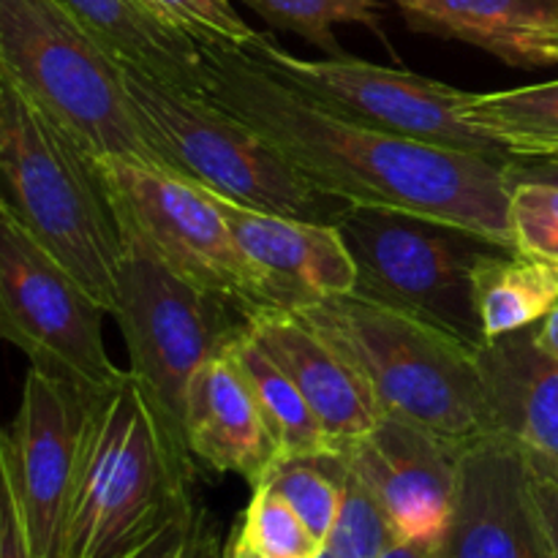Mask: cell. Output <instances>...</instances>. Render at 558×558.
Instances as JSON below:
<instances>
[{
	"mask_svg": "<svg viewBox=\"0 0 558 558\" xmlns=\"http://www.w3.org/2000/svg\"><path fill=\"white\" fill-rule=\"evenodd\" d=\"M205 96L265 134L322 194L401 210L512 248V158L450 150L371 129L319 107L245 49H202Z\"/></svg>",
	"mask_w": 558,
	"mask_h": 558,
	"instance_id": "1",
	"label": "cell"
},
{
	"mask_svg": "<svg viewBox=\"0 0 558 558\" xmlns=\"http://www.w3.org/2000/svg\"><path fill=\"white\" fill-rule=\"evenodd\" d=\"M0 202L112 314L125 240L96 156L3 71Z\"/></svg>",
	"mask_w": 558,
	"mask_h": 558,
	"instance_id": "2",
	"label": "cell"
},
{
	"mask_svg": "<svg viewBox=\"0 0 558 558\" xmlns=\"http://www.w3.org/2000/svg\"><path fill=\"white\" fill-rule=\"evenodd\" d=\"M191 485L194 461L174 450L129 371L87 398L60 558H129L194 499Z\"/></svg>",
	"mask_w": 558,
	"mask_h": 558,
	"instance_id": "3",
	"label": "cell"
},
{
	"mask_svg": "<svg viewBox=\"0 0 558 558\" xmlns=\"http://www.w3.org/2000/svg\"><path fill=\"white\" fill-rule=\"evenodd\" d=\"M368 385L381 414L452 441L488 434L480 349L357 292L294 311Z\"/></svg>",
	"mask_w": 558,
	"mask_h": 558,
	"instance_id": "4",
	"label": "cell"
},
{
	"mask_svg": "<svg viewBox=\"0 0 558 558\" xmlns=\"http://www.w3.org/2000/svg\"><path fill=\"white\" fill-rule=\"evenodd\" d=\"M131 114L163 169L276 216L336 223L349 205L322 194L265 134L207 96L120 65Z\"/></svg>",
	"mask_w": 558,
	"mask_h": 558,
	"instance_id": "5",
	"label": "cell"
},
{
	"mask_svg": "<svg viewBox=\"0 0 558 558\" xmlns=\"http://www.w3.org/2000/svg\"><path fill=\"white\" fill-rule=\"evenodd\" d=\"M0 71L90 156L161 167L131 114L120 65L54 0H0Z\"/></svg>",
	"mask_w": 558,
	"mask_h": 558,
	"instance_id": "6",
	"label": "cell"
},
{
	"mask_svg": "<svg viewBox=\"0 0 558 558\" xmlns=\"http://www.w3.org/2000/svg\"><path fill=\"white\" fill-rule=\"evenodd\" d=\"M112 316L129 347V371L145 390L163 434L183 458L185 398L196 371L245 332L243 311L183 281L136 240L125 238Z\"/></svg>",
	"mask_w": 558,
	"mask_h": 558,
	"instance_id": "7",
	"label": "cell"
},
{
	"mask_svg": "<svg viewBox=\"0 0 558 558\" xmlns=\"http://www.w3.org/2000/svg\"><path fill=\"white\" fill-rule=\"evenodd\" d=\"M354 265V292L430 322L469 347H485L474 270L501 245L430 218L347 207L336 221Z\"/></svg>",
	"mask_w": 558,
	"mask_h": 558,
	"instance_id": "8",
	"label": "cell"
},
{
	"mask_svg": "<svg viewBox=\"0 0 558 558\" xmlns=\"http://www.w3.org/2000/svg\"><path fill=\"white\" fill-rule=\"evenodd\" d=\"M104 316L107 308L0 202V341L25 352L31 368L101 396L129 374L109 357Z\"/></svg>",
	"mask_w": 558,
	"mask_h": 558,
	"instance_id": "9",
	"label": "cell"
},
{
	"mask_svg": "<svg viewBox=\"0 0 558 558\" xmlns=\"http://www.w3.org/2000/svg\"><path fill=\"white\" fill-rule=\"evenodd\" d=\"M125 238L145 245L183 281L238 305L262 308L259 287L218 202L199 185L129 158H96Z\"/></svg>",
	"mask_w": 558,
	"mask_h": 558,
	"instance_id": "10",
	"label": "cell"
},
{
	"mask_svg": "<svg viewBox=\"0 0 558 558\" xmlns=\"http://www.w3.org/2000/svg\"><path fill=\"white\" fill-rule=\"evenodd\" d=\"M245 52L311 101L354 123L428 142V145L450 147V150L515 158L490 142L483 131L461 120L458 107L466 90H458L447 82L374 65L347 54L305 60L278 47L267 33H259L245 47Z\"/></svg>",
	"mask_w": 558,
	"mask_h": 558,
	"instance_id": "11",
	"label": "cell"
},
{
	"mask_svg": "<svg viewBox=\"0 0 558 558\" xmlns=\"http://www.w3.org/2000/svg\"><path fill=\"white\" fill-rule=\"evenodd\" d=\"M85 392L31 368L9 434L16 499L36 558H60L80 461Z\"/></svg>",
	"mask_w": 558,
	"mask_h": 558,
	"instance_id": "12",
	"label": "cell"
},
{
	"mask_svg": "<svg viewBox=\"0 0 558 558\" xmlns=\"http://www.w3.org/2000/svg\"><path fill=\"white\" fill-rule=\"evenodd\" d=\"M439 558H554L529 477V458L507 436L463 447Z\"/></svg>",
	"mask_w": 558,
	"mask_h": 558,
	"instance_id": "13",
	"label": "cell"
},
{
	"mask_svg": "<svg viewBox=\"0 0 558 558\" xmlns=\"http://www.w3.org/2000/svg\"><path fill=\"white\" fill-rule=\"evenodd\" d=\"M469 441H452L409 420L381 414L341 456L385 507L398 543L439 545L456 499L458 463Z\"/></svg>",
	"mask_w": 558,
	"mask_h": 558,
	"instance_id": "14",
	"label": "cell"
},
{
	"mask_svg": "<svg viewBox=\"0 0 558 558\" xmlns=\"http://www.w3.org/2000/svg\"><path fill=\"white\" fill-rule=\"evenodd\" d=\"M221 207L259 287L262 308L294 314L357 287V265L336 223L276 216L207 191Z\"/></svg>",
	"mask_w": 558,
	"mask_h": 558,
	"instance_id": "15",
	"label": "cell"
},
{
	"mask_svg": "<svg viewBox=\"0 0 558 558\" xmlns=\"http://www.w3.org/2000/svg\"><path fill=\"white\" fill-rule=\"evenodd\" d=\"M248 332L294 381L330 439L332 452L363 439L381 409L357 371L294 314L259 308L245 316Z\"/></svg>",
	"mask_w": 558,
	"mask_h": 558,
	"instance_id": "16",
	"label": "cell"
},
{
	"mask_svg": "<svg viewBox=\"0 0 558 558\" xmlns=\"http://www.w3.org/2000/svg\"><path fill=\"white\" fill-rule=\"evenodd\" d=\"M185 445L213 472L240 474L251 488L283 461L248 381L229 349L194 374L185 398Z\"/></svg>",
	"mask_w": 558,
	"mask_h": 558,
	"instance_id": "17",
	"label": "cell"
},
{
	"mask_svg": "<svg viewBox=\"0 0 558 558\" xmlns=\"http://www.w3.org/2000/svg\"><path fill=\"white\" fill-rule=\"evenodd\" d=\"M488 401V434L507 436L558 472V360L534 343V327L477 352Z\"/></svg>",
	"mask_w": 558,
	"mask_h": 558,
	"instance_id": "18",
	"label": "cell"
},
{
	"mask_svg": "<svg viewBox=\"0 0 558 558\" xmlns=\"http://www.w3.org/2000/svg\"><path fill=\"white\" fill-rule=\"evenodd\" d=\"M409 27L472 44L512 69L554 65L558 0H390Z\"/></svg>",
	"mask_w": 558,
	"mask_h": 558,
	"instance_id": "19",
	"label": "cell"
},
{
	"mask_svg": "<svg viewBox=\"0 0 558 558\" xmlns=\"http://www.w3.org/2000/svg\"><path fill=\"white\" fill-rule=\"evenodd\" d=\"M109 58L163 85L205 96V54L142 0H54Z\"/></svg>",
	"mask_w": 558,
	"mask_h": 558,
	"instance_id": "20",
	"label": "cell"
},
{
	"mask_svg": "<svg viewBox=\"0 0 558 558\" xmlns=\"http://www.w3.org/2000/svg\"><path fill=\"white\" fill-rule=\"evenodd\" d=\"M474 305L485 343L539 325L558 305V265L499 248L474 270Z\"/></svg>",
	"mask_w": 558,
	"mask_h": 558,
	"instance_id": "21",
	"label": "cell"
},
{
	"mask_svg": "<svg viewBox=\"0 0 558 558\" xmlns=\"http://www.w3.org/2000/svg\"><path fill=\"white\" fill-rule=\"evenodd\" d=\"M461 120L515 158H558V80L496 93H463Z\"/></svg>",
	"mask_w": 558,
	"mask_h": 558,
	"instance_id": "22",
	"label": "cell"
},
{
	"mask_svg": "<svg viewBox=\"0 0 558 558\" xmlns=\"http://www.w3.org/2000/svg\"><path fill=\"white\" fill-rule=\"evenodd\" d=\"M229 357L248 381L254 401L276 439L281 458H314L332 452L330 439L311 412L303 392L278 368L270 354L251 338L248 327L229 347Z\"/></svg>",
	"mask_w": 558,
	"mask_h": 558,
	"instance_id": "23",
	"label": "cell"
},
{
	"mask_svg": "<svg viewBox=\"0 0 558 558\" xmlns=\"http://www.w3.org/2000/svg\"><path fill=\"white\" fill-rule=\"evenodd\" d=\"M325 463L338 483V512L325 550L338 558H379L398 543L385 507L341 452H325Z\"/></svg>",
	"mask_w": 558,
	"mask_h": 558,
	"instance_id": "24",
	"label": "cell"
},
{
	"mask_svg": "<svg viewBox=\"0 0 558 558\" xmlns=\"http://www.w3.org/2000/svg\"><path fill=\"white\" fill-rule=\"evenodd\" d=\"M276 31L303 36L330 58H343L336 41V25H365L379 31L381 0H240Z\"/></svg>",
	"mask_w": 558,
	"mask_h": 558,
	"instance_id": "25",
	"label": "cell"
},
{
	"mask_svg": "<svg viewBox=\"0 0 558 558\" xmlns=\"http://www.w3.org/2000/svg\"><path fill=\"white\" fill-rule=\"evenodd\" d=\"M240 526V543L259 558H319L325 545L308 532L289 501L267 483L256 485Z\"/></svg>",
	"mask_w": 558,
	"mask_h": 558,
	"instance_id": "26",
	"label": "cell"
},
{
	"mask_svg": "<svg viewBox=\"0 0 558 558\" xmlns=\"http://www.w3.org/2000/svg\"><path fill=\"white\" fill-rule=\"evenodd\" d=\"M265 483L289 501L308 532L325 545L338 512V483L327 469L325 456L283 458Z\"/></svg>",
	"mask_w": 558,
	"mask_h": 558,
	"instance_id": "27",
	"label": "cell"
},
{
	"mask_svg": "<svg viewBox=\"0 0 558 558\" xmlns=\"http://www.w3.org/2000/svg\"><path fill=\"white\" fill-rule=\"evenodd\" d=\"M158 20L199 49H245L259 33L238 14L232 0H142Z\"/></svg>",
	"mask_w": 558,
	"mask_h": 558,
	"instance_id": "28",
	"label": "cell"
},
{
	"mask_svg": "<svg viewBox=\"0 0 558 558\" xmlns=\"http://www.w3.org/2000/svg\"><path fill=\"white\" fill-rule=\"evenodd\" d=\"M512 248L558 265V185L518 180L510 189Z\"/></svg>",
	"mask_w": 558,
	"mask_h": 558,
	"instance_id": "29",
	"label": "cell"
},
{
	"mask_svg": "<svg viewBox=\"0 0 558 558\" xmlns=\"http://www.w3.org/2000/svg\"><path fill=\"white\" fill-rule=\"evenodd\" d=\"M221 532L207 507L191 499L129 558H221Z\"/></svg>",
	"mask_w": 558,
	"mask_h": 558,
	"instance_id": "30",
	"label": "cell"
},
{
	"mask_svg": "<svg viewBox=\"0 0 558 558\" xmlns=\"http://www.w3.org/2000/svg\"><path fill=\"white\" fill-rule=\"evenodd\" d=\"M0 558H36L11 477L5 428H0Z\"/></svg>",
	"mask_w": 558,
	"mask_h": 558,
	"instance_id": "31",
	"label": "cell"
},
{
	"mask_svg": "<svg viewBox=\"0 0 558 558\" xmlns=\"http://www.w3.org/2000/svg\"><path fill=\"white\" fill-rule=\"evenodd\" d=\"M526 458H529V477H532L534 501H537V510H539V518H543L545 534H548L550 550H554V558H558V472L550 466V463H545L543 458L529 456V452Z\"/></svg>",
	"mask_w": 558,
	"mask_h": 558,
	"instance_id": "32",
	"label": "cell"
},
{
	"mask_svg": "<svg viewBox=\"0 0 558 558\" xmlns=\"http://www.w3.org/2000/svg\"><path fill=\"white\" fill-rule=\"evenodd\" d=\"M510 183L518 180H537V183L558 185V158H512L507 163Z\"/></svg>",
	"mask_w": 558,
	"mask_h": 558,
	"instance_id": "33",
	"label": "cell"
},
{
	"mask_svg": "<svg viewBox=\"0 0 558 558\" xmlns=\"http://www.w3.org/2000/svg\"><path fill=\"white\" fill-rule=\"evenodd\" d=\"M534 343H537L545 354L558 360V305L539 322V325H534Z\"/></svg>",
	"mask_w": 558,
	"mask_h": 558,
	"instance_id": "34",
	"label": "cell"
},
{
	"mask_svg": "<svg viewBox=\"0 0 558 558\" xmlns=\"http://www.w3.org/2000/svg\"><path fill=\"white\" fill-rule=\"evenodd\" d=\"M379 558H439V550L434 545L417 543H396L390 550H385Z\"/></svg>",
	"mask_w": 558,
	"mask_h": 558,
	"instance_id": "35",
	"label": "cell"
},
{
	"mask_svg": "<svg viewBox=\"0 0 558 558\" xmlns=\"http://www.w3.org/2000/svg\"><path fill=\"white\" fill-rule=\"evenodd\" d=\"M221 558H245V550H243V545H240V539H238V534H229V539H227V545H223V556Z\"/></svg>",
	"mask_w": 558,
	"mask_h": 558,
	"instance_id": "36",
	"label": "cell"
},
{
	"mask_svg": "<svg viewBox=\"0 0 558 558\" xmlns=\"http://www.w3.org/2000/svg\"><path fill=\"white\" fill-rule=\"evenodd\" d=\"M550 60H554V65H558V44L554 49H550Z\"/></svg>",
	"mask_w": 558,
	"mask_h": 558,
	"instance_id": "37",
	"label": "cell"
},
{
	"mask_svg": "<svg viewBox=\"0 0 558 558\" xmlns=\"http://www.w3.org/2000/svg\"><path fill=\"white\" fill-rule=\"evenodd\" d=\"M240 545H243V543H240ZM243 550H245V558H259V556H254V554H251V550L245 548V545H243Z\"/></svg>",
	"mask_w": 558,
	"mask_h": 558,
	"instance_id": "38",
	"label": "cell"
},
{
	"mask_svg": "<svg viewBox=\"0 0 558 558\" xmlns=\"http://www.w3.org/2000/svg\"><path fill=\"white\" fill-rule=\"evenodd\" d=\"M319 558H338V556H332L330 550H322V556H319Z\"/></svg>",
	"mask_w": 558,
	"mask_h": 558,
	"instance_id": "39",
	"label": "cell"
}]
</instances>
